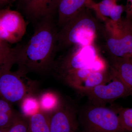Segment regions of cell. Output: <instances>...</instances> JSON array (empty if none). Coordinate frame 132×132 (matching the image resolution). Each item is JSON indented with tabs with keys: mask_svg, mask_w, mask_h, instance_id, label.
Listing matches in <instances>:
<instances>
[{
	"mask_svg": "<svg viewBox=\"0 0 132 132\" xmlns=\"http://www.w3.org/2000/svg\"><path fill=\"white\" fill-rule=\"evenodd\" d=\"M131 61H132V59H131Z\"/></svg>",
	"mask_w": 132,
	"mask_h": 132,
	"instance_id": "26",
	"label": "cell"
},
{
	"mask_svg": "<svg viewBox=\"0 0 132 132\" xmlns=\"http://www.w3.org/2000/svg\"><path fill=\"white\" fill-rule=\"evenodd\" d=\"M79 132H81L80 131Z\"/></svg>",
	"mask_w": 132,
	"mask_h": 132,
	"instance_id": "27",
	"label": "cell"
},
{
	"mask_svg": "<svg viewBox=\"0 0 132 132\" xmlns=\"http://www.w3.org/2000/svg\"><path fill=\"white\" fill-rule=\"evenodd\" d=\"M85 7L62 26L57 34V48L94 44L98 29L96 19Z\"/></svg>",
	"mask_w": 132,
	"mask_h": 132,
	"instance_id": "2",
	"label": "cell"
},
{
	"mask_svg": "<svg viewBox=\"0 0 132 132\" xmlns=\"http://www.w3.org/2000/svg\"><path fill=\"white\" fill-rule=\"evenodd\" d=\"M8 128H0V132H7Z\"/></svg>",
	"mask_w": 132,
	"mask_h": 132,
	"instance_id": "24",
	"label": "cell"
},
{
	"mask_svg": "<svg viewBox=\"0 0 132 132\" xmlns=\"http://www.w3.org/2000/svg\"><path fill=\"white\" fill-rule=\"evenodd\" d=\"M14 0H0V7L4 6L9 4Z\"/></svg>",
	"mask_w": 132,
	"mask_h": 132,
	"instance_id": "23",
	"label": "cell"
},
{
	"mask_svg": "<svg viewBox=\"0 0 132 132\" xmlns=\"http://www.w3.org/2000/svg\"><path fill=\"white\" fill-rule=\"evenodd\" d=\"M28 118L17 112L12 125L7 132H28Z\"/></svg>",
	"mask_w": 132,
	"mask_h": 132,
	"instance_id": "19",
	"label": "cell"
},
{
	"mask_svg": "<svg viewBox=\"0 0 132 132\" xmlns=\"http://www.w3.org/2000/svg\"><path fill=\"white\" fill-rule=\"evenodd\" d=\"M17 113L12 104L0 98V128H9L13 122Z\"/></svg>",
	"mask_w": 132,
	"mask_h": 132,
	"instance_id": "15",
	"label": "cell"
},
{
	"mask_svg": "<svg viewBox=\"0 0 132 132\" xmlns=\"http://www.w3.org/2000/svg\"><path fill=\"white\" fill-rule=\"evenodd\" d=\"M5 69L0 71V98L11 103L19 104L25 97L34 95L36 82L17 70Z\"/></svg>",
	"mask_w": 132,
	"mask_h": 132,
	"instance_id": "6",
	"label": "cell"
},
{
	"mask_svg": "<svg viewBox=\"0 0 132 132\" xmlns=\"http://www.w3.org/2000/svg\"><path fill=\"white\" fill-rule=\"evenodd\" d=\"M12 48L9 46L8 43L3 40L0 38V50H10Z\"/></svg>",
	"mask_w": 132,
	"mask_h": 132,
	"instance_id": "22",
	"label": "cell"
},
{
	"mask_svg": "<svg viewBox=\"0 0 132 132\" xmlns=\"http://www.w3.org/2000/svg\"><path fill=\"white\" fill-rule=\"evenodd\" d=\"M110 71L132 92V62L131 59L110 57Z\"/></svg>",
	"mask_w": 132,
	"mask_h": 132,
	"instance_id": "12",
	"label": "cell"
},
{
	"mask_svg": "<svg viewBox=\"0 0 132 132\" xmlns=\"http://www.w3.org/2000/svg\"><path fill=\"white\" fill-rule=\"evenodd\" d=\"M28 132H50L48 113L40 110L28 117Z\"/></svg>",
	"mask_w": 132,
	"mask_h": 132,
	"instance_id": "13",
	"label": "cell"
},
{
	"mask_svg": "<svg viewBox=\"0 0 132 132\" xmlns=\"http://www.w3.org/2000/svg\"><path fill=\"white\" fill-rule=\"evenodd\" d=\"M125 6L122 5L116 4L113 8L109 14V20L114 22H117L122 19L121 15L125 11Z\"/></svg>",
	"mask_w": 132,
	"mask_h": 132,
	"instance_id": "20",
	"label": "cell"
},
{
	"mask_svg": "<svg viewBox=\"0 0 132 132\" xmlns=\"http://www.w3.org/2000/svg\"><path fill=\"white\" fill-rule=\"evenodd\" d=\"M118 1L102 0L98 3L94 2L91 9L94 11L99 19L105 22L108 19L111 10L117 4Z\"/></svg>",
	"mask_w": 132,
	"mask_h": 132,
	"instance_id": "17",
	"label": "cell"
},
{
	"mask_svg": "<svg viewBox=\"0 0 132 132\" xmlns=\"http://www.w3.org/2000/svg\"><path fill=\"white\" fill-rule=\"evenodd\" d=\"M54 15L43 17L36 23L34 33L23 46L15 47V64L18 70L44 73L52 71L57 51V31Z\"/></svg>",
	"mask_w": 132,
	"mask_h": 132,
	"instance_id": "1",
	"label": "cell"
},
{
	"mask_svg": "<svg viewBox=\"0 0 132 132\" xmlns=\"http://www.w3.org/2000/svg\"><path fill=\"white\" fill-rule=\"evenodd\" d=\"M131 95V91L110 71L108 78L104 82L84 95L87 97L89 103L103 106L117 99Z\"/></svg>",
	"mask_w": 132,
	"mask_h": 132,
	"instance_id": "7",
	"label": "cell"
},
{
	"mask_svg": "<svg viewBox=\"0 0 132 132\" xmlns=\"http://www.w3.org/2000/svg\"><path fill=\"white\" fill-rule=\"evenodd\" d=\"M78 109L67 100H62L56 109L49 114L50 132H78Z\"/></svg>",
	"mask_w": 132,
	"mask_h": 132,
	"instance_id": "8",
	"label": "cell"
},
{
	"mask_svg": "<svg viewBox=\"0 0 132 132\" xmlns=\"http://www.w3.org/2000/svg\"><path fill=\"white\" fill-rule=\"evenodd\" d=\"M125 6L126 18L132 21V0H127L126 5Z\"/></svg>",
	"mask_w": 132,
	"mask_h": 132,
	"instance_id": "21",
	"label": "cell"
},
{
	"mask_svg": "<svg viewBox=\"0 0 132 132\" xmlns=\"http://www.w3.org/2000/svg\"><path fill=\"white\" fill-rule=\"evenodd\" d=\"M106 47L110 57L132 58V21L122 18L117 22H105Z\"/></svg>",
	"mask_w": 132,
	"mask_h": 132,
	"instance_id": "5",
	"label": "cell"
},
{
	"mask_svg": "<svg viewBox=\"0 0 132 132\" xmlns=\"http://www.w3.org/2000/svg\"><path fill=\"white\" fill-rule=\"evenodd\" d=\"M118 113L121 124L126 132H132V108H113Z\"/></svg>",
	"mask_w": 132,
	"mask_h": 132,
	"instance_id": "18",
	"label": "cell"
},
{
	"mask_svg": "<svg viewBox=\"0 0 132 132\" xmlns=\"http://www.w3.org/2000/svg\"><path fill=\"white\" fill-rule=\"evenodd\" d=\"M19 104L21 111V113L27 118L40 110L38 97L37 98L34 95L25 97Z\"/></svg>",
	"mask_w": 132,
	"mask_h": 132,
	"instance_id": "16",
	"label": "cell"
},
{
	"mask_svg": "<svg viewBox=\"0 0 132 132\" xmlns=\"http://www.w3.org/2000/svg\"><path fill=\"white\" fill-rule=\"evenodd\" d=\"M92 0H59L57 7L58 24L61 27L85 7L91 9Z\"/></svg>",
	"mask_w": 132,
	"mask_h": 132,
	"instance_id": "11",
	"label": "cell"
},
{
	"mask_svg": "<svg viewBox=\"0 0 132 132\" xmlns=\"http://www.w3.org/2000/svg\"><path fill=\"white\" fill-rule=\"evenodd\" d=\"M88 103L78 109L81 132H126L113 108Z\"/></svg>",
	"mask_w": 132,
	"mask_h": 132,
	"instance_id": "4",
	"label": "cell"
},
{
	"mask_svg": "<svg viewBox=\"0 0 132 132\" xmlns=\"http://www.w3.org/2000/svg\"><path fill=\"white\" fill-rule=\"evenodd\" d=\"M27 30V24L20 13L10 9H0V38L7 43L20 41Z\"/></svg>",
	"mask_w": 132,
	"mask_h": 132,
	"instance_id": "9",
	"label": "cell"
},
{
	"mask_svg": "<svg viewBox=\"0 0 132 132\" xmlns=\"http://www.w3.org/2000/svg\"><path fill=\"white\" fill-rule=\"evenodd\" d=\"M38 99L40 110L48 114L57 108L62 100L58 94L51 91L43 93Z\"/></svg>",
	"mask_w": 132,
	"mask_h": 132,
	"instance_id": "14",
	"label": "cell"
},
{
	"mask_svg": "<svg viewBox=\"0 0 132 132\" xmlns=\"http://www.w3.org/2000/svg\"><path fill=\"white\" fill-rule=\"evenodd\" d=\"M19 1H21L23 2H24V3H25L27 2V1L28 0H19Z\"/></svg>",
	"mask_w": 132,
	"mask_h": 132,
	"instance_id": "25",
	"label": "cell"
},
{
	"mask_svg": "<svg viewBox=\"0 0 132 132\" xmlns=\"http://www.w3.org/2000/svg\"><path fill=\"white\" fill-rule=\"evenodd\" d=\"M74 46L72 50L55 60L51 71L57 79L82 69L93 67L99 71L109 69L108 62L99 54L94 44Z\"/></svg>",
	"mask_w": 132,
	"mask_h": 132,
	"instance_id": "3",
	"label": "cell"
},
{
	"mask_svg": "<svg viewBox=\"0 0 132 132\" xmlns=\"http://www.w3.org/2000/svg\"><path fill=\"white\" fill-rule=\"evenodd\" d=\"M59 0H28L24 12L31 21L36 22L43 17L54 14Z\"/></svg>",
	"mask_w": 132,
	"mask_h": 132,
	"instance_id": "10",
	"label": "cell"
}]
</instances>
